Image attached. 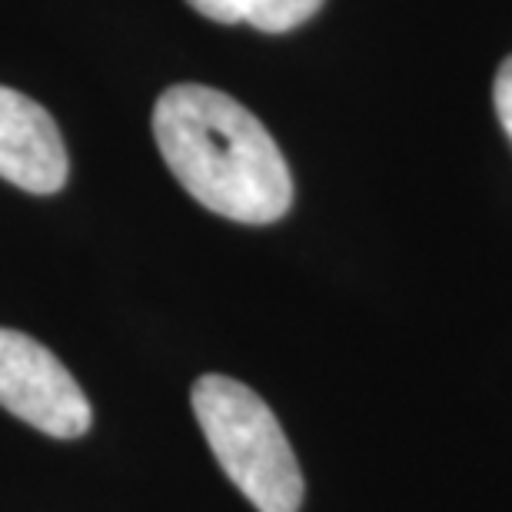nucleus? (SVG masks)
I'll return each instance as SVG.
<instances>
[{"label": "nucleus", "instance_id": "1", "mask_svg": "<svg viewBox=\"0 0 512 512\" xmlns=\"http://www.w3.org/2000/svg\"><path fill=\"white\" fill-rule=\"evenodd\" d=\"M153 140L193 200L237 223H273L293 203L286 157L240 100L203 84L163 90Z\"/></svg>", "mask_w": 512, "mask_h": 512}, {"label": "nucleus", "instance_id": "2", "mask_svg": "<svg viewBox=\"0 0 512 512\" xmlns=\"http://www.w3.org/2000/svg\"><path fill=\"white\" fill-rule=\"evenodd\" d=\"M190 399L230 483L260 512H300L303 473L273 409L250 386L220 373L200 376Z\"/></svg>", "mask_w": 512, "mask_h": 512}, {"label": "nucleus", "instance_id": "3", "mask_svg": "<svg viewBox=\"0 0 512 512\" xmlns=\"http://www.w3.org/2000/svg\"><path fill=\"white\" fill-rule=\"evenodd\" d=\"M0 406L57 439L90 429V403L70 370L34 336L0 326Z\"/></svg>", "mask_w": 512, "mask_h": 512}, {"label": "nucleus", "instance_id": "4", "mask_svg": "<svg viewBox=\"0 0 512 512\" xmlns=\"http://www.w3.org/2000/svg\"><path fill=\"white\" fill-rule=\"evenodd\" d=\"M70 163L64 137L37 100L0 87V177L27 193H57Z\"/></svg>", "mask_w": 512, "mask_h": 512}, {"label": "nucleus", "instance_id": "5", "mask_svg": "<svg viewBox=\"0 0 512 512\" xmlns=\"http://www.w3.org/2000/svg\"><path fill=\"white\" fill-rule=\"evenodd\" d=\"M323 0H243V20L266 34H286V30L306 24Z\"/></svg>", "mask_w": 512, "mask_h": 512}, {"label": "nucleus", "instance_id": "6", "mask_svg": "<svg viewBox=\"0 0 512 512\" xmlns=\"http://www.w3.org/2000/svg\"><path fill=\"white\" fill-rule=\"evenodd\" d=\"M493 104H496L499 124H503V130L512 140V54L499 64V74H496V84H493Z\"/></svg>", "mask_w": 512, "mask_h": 512}, {"label": "nucleus", "instance_id": "7", "mask_svg": "<svg viewBox=\"0 0 512 512\" xmlns=\"http://www.w3.org/2000/svg\"><path fill=\"white\" fill-rule=\"evenodd\" d=\"M187 4L217 24H240L243 20V0H187Z\"/></svg>", "mask_w": 512, "mask_h": 512}]
</instances>
